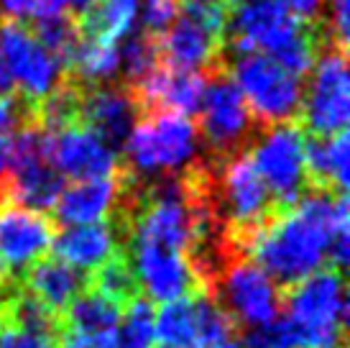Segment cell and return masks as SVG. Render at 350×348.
Returning a JSON list of instances; mask_svg holds the SVG:
<instances>
[{
  "label": "cell",
  "mask_w": 350,
  "mask_h": 348,
  "mask_svg": "<svg viewBox=\"0 0 350 348\" xmlns=\"http://www.w3.org/2000/svg\"><path fill=\"white\" fill-rule=\"evenodd\" d=\"M118 59L126 75V87H136L144 79L161 67V47H159V36H151L144 29L133 31L126 36V44L118 49Z\"/></svg>",
  "instance_id": "ffe728a7"
},
{
  "label": "cell",
  "mask_w": 350,
  "mask_h": 348,
  "mask_svg": "<svg viewBox=\"0 0 350 348\" xmlns=\"http://www.w3.org/2000/svg\"><path fill=\"white\" fill-rule=\"evenodd\" d=\"M348 131H340V134L330 136V166H332V187H335V192L345 195L348 190V162H350V154H348Z\"/></svg>",
  "instance_id": "83f0119b"
},
{
  "label": "cell",
  "mask_w": 350,
  "mask_h": 348,
  "mask_svg": "<svg viewBox=\"0 0 350 348\" xmlns=\"http://www.w3.org/2000/svg\"><path fill=\"white\" fill-rule=\"evenodd\" d=\"M116 333L120 348H156V305L146 297H131L120 308Z\"/></svg>",
  "instance_id": "44dd1931"
},
{
  "label": "cell",
  "mask_w": 350,
  "mask_h": 348,
  "mask_svg": "<svg viewBox=\"0 0 350 348\" xmlns=\"http://www.w3.org/2000/svg\"><path fill=\"white\" fill-rule=\"evenodd\" d=\"M350 79H348V51L325 49L312 69L310 85L301 95L299 126L307 136H330L340 134L350 118Z\"/></svg>",
  "instance_id": "9c48e42d"
},
{
  "label": "cell",
  "mask_w": 350,
  "mask_h": 348,
  "mask_svg": "<svg viewBox=\"0 0 350 348\" xmlns=\"http://www.w3.org/2000/svg\"><path fill=\"white\" fill-rule=\"evenodd\" d=\"M284 8L289 10L292 16H297L299 21L307 23H317L320 21V10L325 0H282Z\"/></svg>",
  "instance_id": "4dcf8cb0"
},
{
  "label": "cell",
  "mask_w": 350,
  "mask_h": 348,
  "mask_svg": "<svg viewBox=\"0 0 350 348\" xmlns=\"http://www.w3.org/2000/svg\"><path fill=\"white\" fill-rule=\"evenodd\" d=\"M233 323L213 295L197 290L156 308V340L172 348H215L230 338Z\"/></svg>",
  "instance_id": "30bf717a"
},
{
  "label": "cell",
  "mask_w": 350,
  "mask_h": 348,
  "mask_svg": "<svg viewBox=\"0 0 350 348\" xmlns=\"http://www.w3.org/2000/svg\"><path fill=\"white\" fill-rule=\"evenodd\" d=\"M54 221L46 213L3 203L0 208V259L8 271H29L54 246Z\"/></svg>",
  "instance_id": "7c38bea8"
},
{
  "label": "cell",
  "mask_w": 350,
  "mask_h": 348,
  "mask_svg": "<svg viewBox=\"0 0 350 348\" xmlns=\"http://www.w3.org/2000/svg\"><path fill=\"white\" fill-rule=\"evenodd\" d=\"M0 57L13 82L21 85V97L33 108L64 77V67L36 41L29 26L18 21H0Z\"/></svg>",
  "instance_id": "8fae6325"
},
{
  "label": "cell",
  "mask_w": 350,
  "mask_h": 348,
  "mask_svg": "<svg viewBox=\"0 0 350 348\" xmlns=\"http://www.w3.org/2000/svg\"><path fill=\"white\" fill-rule=\"evenodd\" d=\"M128 197V177L120 172L113 177L85 179V182H69L59 195L54 205V218L64 228L72 225H92V223L113 221Z\"/></svg>",
  "instance_id": "9a60e30c"
},
{
  "label": "cell",
  "mask_w": 350,
  "mask_h": 348,
  "mask_svg": "<svg viewBox=\"0 0 350 348\" xmlns=\"http://www.w3.org/2000/svg\"><path fill=\"white\" fill-rule=\"evenodd\" d=\"M282 318L292 325L299 348H342L348 292L340 271L325 266L292 284L284 295Z\"/></svg>",
  "instance_id": "3957f363"
},
{
  "label": "cell",
  "mask_w": 350,
  "mask_h": 348,
  "mask_svg": "<svg viewBox=\"0 0 350 348\" xmlns=\"http://www.w3.org/2000/svg\"><path fill=\"white\" fill-rule=\"evenodd\" d=\"M29 118H33V105H29L18 92L0 97V134H8L13 128H18Z\"/></svg>",
  "instance_id": "f546056e"
},
{
  "label": "cell",
  "mask_w": 350,
  "mask_h": 348,
  "mask_svg": "<svg viewBox=\"0 0 350 348\" xmlns=\"http://www.w3.org/2000/svg\"><path fill=\"white\" fill-rule=\"evenodd\" d=\"M207 200L213 218L228 225L235 243L256 233L279 210L256 172L248 151L225 159L223 164L210 166Z\"/></svg>",
  "instance_id": "277c9868"
},
{
  "label": "cell",
  "mask_w": 350,
  "mask_h": 348,
  "mask_svg": "<svg viewBox=\"0 0 350 348\" xmlns=\"http://www.w3.org/2000/svg\"><path fill=\"white\" fill-rule=\"evenodd\" d=\"M95 3H98V0H67V10L75 18H79V16H85Z\"/></svg>",
  "instance_id": "836d02e7"
},
{
  "label": "cell",
  "mask_w": 350,
  "mask_h": 348,
  "mask_svg": "<svg viewBox=\"0 0 350 348\" xmlns=\"http://www.w3.org/2000/svg\"><path fill=\"white\" fill-rule=\"evenodd\" d=\"M54 259L64 261L75 271L95 274L107 261L120 256V228L113 221L92 223V225H72L62 228L54 236Z\"/></svg>",
  "instance_id": "2e32d148"
},
{
  "label": "cell",
  "mask_w": 350,
  "mask_h": 348,
  "mask_svg": "<svg viewBox=\"0 0 350 348\" xmlns=\"http://www.w3.org/2000/svg\"><path fill=\"white\" fill-rule=\"evenodd\" d=\"M59 348H120L118 333H79L64 328L57 340Z\"/></svg>",
  "instance_id": "f1b7e54d"
},
{
  "label": "cell",
  "mask_w": 350,
  "mask_h": 348,
  "mask_svg": "<svg viewBox=\"0 0 350 348\" xmlns=\"http://www.w3.org/2000/svg\"><path fill=\"white\" fill-rule=\"evenodd\" d=\"M200 134L195 118L154 110L138 118L126 146L123 172L136 184H146L161 177H176L197 166Z\"/></svg>",
  "instance_id": "7a4b0ae2"
},
{
  "label": "cell",
  "mask_w": 350,
  "mask_h": 348,
  "mask_svg": "<svg viewBox=\"0 0 350 348\" xmlns=\"http://www.w3.org/2000/svg\"><path fill=\"white\" fill-rule=\"evenodd\" d=\"M138 118L141 110L136 105V97L131 95L126 85L107 82V85L85 87L79 105V126L92 131L116 154L123 151Z\"/></svg>",
  "instance_id": "4fadbf2b"
},
{
  "label": "cell",
  "mask_w": 350,
  "mask_h": 348,
  "mask_svg": "<svg viewBox=\"0 0 350 348\" xmlns=\"http://www.w3.org/2000/svg\"><path fill=\"white\" fill-rule=\"evenodd\" d=\"M49 162L62 179L85 182L120 172V159L98 136L82 126H69L49 134Z\"/></svg>",
  "instance_id": "5bb4252c"
},
{
  "label": "cell",
  "mask_w": 350,
  "mask_h": 348,
  "mask_svg": "<svg viewBox=\"0 0 350 348\" xmlns=\"http://www.w3.org/2000/svg\"><path fill=\"white\" fill-rule=\"evenodd\" d=\"M230 77L243 95L258 128L282 126V123H299L301 79L282 69L266 54H241L233 64H228Z\"/></svg>",
  "instance_id": "8992f818"
},
{
  "label": "cell",
  "mask_w": 350,
  "mask_h": 348,
  "mask_svg": "<svg viewBox=\"0 0 350 348\" xmlns=\"http://www.w3.org/2000/svg\"><path fill=\"white\" fill-rule=\"evenodd\" d=\"M213 297L230 323L243 325L245 330L261 328L282 315V287L243 253L220 266Z\"/></svg>",
  "instance_id": "52a82bcc"
},
{
  "label": "cell",
  "mask_w": 350,
  "mask_h": 348,
  "mask_svg": "<svg viewBox=\"0 0 350 348\" xmlns=\"http://www.w3.org/2000/svg\"><path fill=\"white\" fill-rule=\"evenodd\" d=\"M120 308L123 305L107 300L105 295L85 290L67 308V328L79 333H116Z\"/></svg>",
  "instance_id": "d6986e66"
},
{
  "label": "cell",
  "mask_w": 350,
  "mask_h": 348,
  "mask_svg": "<svg viewBox=\"0 0 350 348\" xmlns=\"http://www.w3.org/2000/svg\"><path fill=\"white\" fill-rule=\"evenodd\" d=\"M33 5H36V0H3V16L5 21H31L33 16Z\"/></svg>",
  "instance_id": "1f68e13d"
},
{
  "label": "cell",
  "mask_w": 350,
  "mask_h": 348,
  "mask_svg": "<svg viewBox=\"0 0 350 348\" xmlns=\"http://www.w3.org/2000/svg\"><path fill=\"white\" fill-rule=\"evenodd\" d=\"M8 279V269H5V264H3V259H0V284Z\"/></svg>",
  "instance_id": "d590c367"
},
{
  "label": "cell",
  "mask_w": 350,
  "mask_h": 348,
  "mask_svg": "<svg viewBox=\"0 0 350 348\" xmlns=\"http://www.w3.org/2000/svg\"><path fill=\"white\" fill-rule=\"evenodd\" d=\"M0 348H59L54 336L33 333L0 318Z\"/></svg>",
  "instance_id": "4316f807"
},
{
  "label": "cell",
  "mask_w": 350,
  "mask_h": 348,
  "mask_svg": "<svg viewBox=\"0 0 350 348\" xmlns=\"http://www.w3.org/2000/svg\"><path fill=\"white\" fill-rule=\"evenodd\" d=\"M8 95H16V82H13L5 62L0 57V97H8Z\"/></svg>",
  "instance_id": "d6a6232c"
},
{
  "label": "cell",
  "mask_w": 350,
  "mask_h": 348,
  "mask_svg": "<svg viewBox=\"0 0 350 348\" xmlns=\"http://www.w3.org/2000/svg\"><path fill=\"white\" fill-rule=\"evenodd\" d=\"M156 348H172V346H156Z\"/></svg>",
  "instance_id": "60d3db41"
},
{
  "label": "cell",
  "mask_w": 350,
  "mask_h": 348,
  "mask_svg": "<svg viewBox=\"0 0 350 348\" xmlns=\"http://www.w3.org/2000/svg\"><path fill=\"white\" fill-rule=\"evenodd\" d=\"M215 348H245V346H243V340H235L233 336H230V338L223 340L220 346H215Z\"/></svg>",
  "instance_id": "e575fe53"
},
{
  "label": "cell",
  "mask_w": 350,
  "mask_h": 348,
  "mask_svg": "<svg viewBox=\"0 0 350 348\" xmlns=\"http://www.w3.org/2000/svg\"><path fill=\"white\" fill-rule=\"evenodd\" d=\"M204 75H207V87L197 113L200 118L195 123L200 141H204L210 151L213 166H217L230 156L243 154L261 128L253 121L241 90L228 72V64L210 69Z\"/></svg>",
  "instance_id": "5b68a950"
},
{
  "label": "cell",
  "mask_w": 350,
  "mask_h": 348,
  "mask_svg": "<svg viewBox=\"0 0 350 348\" xmlns=\"http://www.w3.org/2000/svg\"><path fill=\"white\" fill-rule=\"evenodd\" d=\"M335 200L338 192L310 187L292 208L276 210L271 221L235 243V249L256 261L279 287H292L327 264Z\"/></svg>",
  "instance_id": "6da1fadb"
},
{
  "label": "cell",
  "mask_w": 350,
  "mask_h": 348,
  "mask_svg": "<svg viewBox=\"0 0 350 348\" xmlns=\"http://www.w3.org/2000/svg\"><path fill=\"white\" fill-rule=\"evenodd\" d=\"M189 3H215V0H185V5H189ZM233 3V0H230Z\"/></svg>",
  "instance_id": "8d00e7d4"
},
{
  "label": "cell",
  "mask_w": 350,
  "mask_h": 348,
  "mask_svg": "<svg viewBox=\"0 0 350 348\" xmlns=\"http://www.w3.org/2000/svg\"><path fill=\"white\" fill-rule=\"evenodd\" d=\"M26 287L36 302H41L51 315L67 312V308L82 295L85 277L67 266L64 261L46 256L26 271Z\"/></svg>",
  "instance_id": "e0dca14e"
},
{
  "label": "cell",
  "mask_w": 350,
  "mask_h": 348,
  "mask_svg": "<svg viewBox=\"0 0 350 348\" xmlns=\"http://www.w3.org/2000/svg\"><path fill=\"white\" fill-rule=\"evenodd\" d=\"M238 3H245V0H233V5H238Z\"/></svg>",
  "instance_id": "f35d334b"
},
{
  "label": "cell",
  "mask_w": 350,
  "mask_h": 348,
  "mask_svg": "<svg viewBox=\"0 0 350 348\" xmlns=\"http://www.w3.org/2000/svg\"><path fill=\"white\" fill-rule=\"evenodd\" d=\"M0 318H3V305H0Z\"/></svg>",
  "instance_id": "ab89813d"
},
{
  "label": "cell",
  "mask_w": 350,
  "mask_h": 348,
  "mask_svg": "<svg viewBox=\"0 0 350 348\" xmlns=\"http://www.w3.org/2000/svg\"><path fill=\"white\" fill-rule=\"evenodd\" d=\"M245 151L279 210L292 208L310 190L304 172V131L297 121L261 128Z\"/></svg>",
  "instance_id": "ba28073f"
},
{
  "label": "cell",
  "mask_w": 350,
  "mask_h": 348,
  "mask_svg": "<svg viewBox=\"0 0 350 348\" xmlns=\"http://www.w3.org/2000/svg\"><path fill=\"white\" fill-rule=\"evenodd\" d=\"M350 259V215H348V195H338L335 210H332L330 228V269L340 271Z\"/></svg>",
  "instance_id": "cb8c5ba5"
},
{
  "label": "cell",
  "mask_w": 350,
  "mask_h": 348,
  "mask_svg": "<svg viewBox=\"0 0 350 348\" xmlns=\"http://www.w3.org/2000/svg\"><path fill=\"white\" fill-rule=\"evenodd\" d=\"M136 13L138 0H98L85 16L77 18L79 34L88 41L116 47L118 41L133 31Z\"/></svg>",
  "instance_id": "ac0fdd59"
},
{
  "label": "cell",
  "mask_w": 350,
  "mask_h": 348,
  "mask_svg": "<svg viewBox=\"0 0 350 348\" xmlns=\"http://www.w3.org/2000/svg\"><path fill=\"white\" fill-rule=\"evenodd\" d=\"M92 290L105 295L107 300L118 302V305H126L131 297H136V279H133V271H131L123 253L113 261H107L105 266H100L92 274Z\"/></svg>",
  "instance_id": "603a6c76"
},
{
  "label": "cell",
  "mask_w": 350,
  "mask_h": 348,
  "mask_svg": "<svg viewBox=\"0 0 350 348\" xmlns=\"http://www.w3.org/2000/svg\"><path fill=\"white\" fill-rule=\"evenodd\" d=\"M3 320L33 330V333H46V336H54V330H57V315H51L29 292L13 295L8 302H3Z\"/></svg>",
  "instance_id": "7402d4cb"
},
{
  "label": "cell",
  "mask_w": 350,
  "mask_h": 348,
  "mask_svg": "<svg viewBox=\"0 0 350 348\" xmlns=\"http://www.w3.org/2000/svg\"><path fill=\"white\" fill-rule=\"evenodd\" d=\"M245 348H299V340L294 336L292 325L279 315L276 320L266 323L261 328L245 330Z\"/></svg>",
  "instance_id": "d4e9b609"
},
{
  "label": "cell",
  "mask_w": 350,
  "mask_h": 348,
  "mask_svg": "<svg viewBox=\"0 0 350 348\" xmlns=\"http://www.w3.org/2000/svg\"><path fill=\"white\" fill-rule=\"evenodd\" d=\"M176 16H179V0H146L141 29L161 39L176 21Z\"/></svg>",
  "instance_id": "484cf974"
},
{
  "label": "cell",
  "mask_w": 350,
  "mask_h": 348,
  "mask_svg": "<svg viewBox=\"0 0 350 348\" xmlns=\"http://www.w3.org/2000/svg\"><path fill=\"white\" fill-rule=\"evenodd\" d=\"M3 203H5V200H3V187H0V208H3Z\"/></svg>",
  "instance_id": "74e56055"
}]
</instances>
